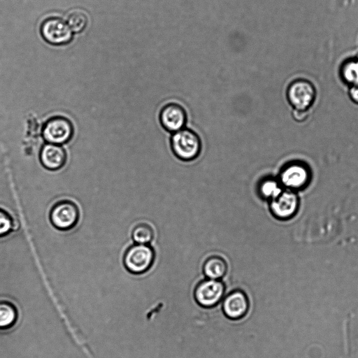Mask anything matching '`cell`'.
I'll list each match as a JSON object with an SVG mask.
<instances>
[{"label": "cell", "mask_w": 358, "mask_h": 358, "mask_svg": "<svg viewBox=\"0 0 358 358\" xmlns=\"http://www.w3.org/2000/svg\"><path fill=\"white\" fill-rule=\"evenodd\" d=\"M311 177V171L307 164L292 161L283 166L278 180L287 189L296 192L306 189L310 182Z\"/></svg>", "instance_id": "6da1fadb"}, {"label": "cell", "mask_w": 358, "mask_h": 358, "mask_svg": "<svg viewBox=\"0 0 358 358\" xmlns=\"http://www.w3.org/2000/svg\"><path fill=\"white\" fill-rule=\"evenodd\" d=\"M171 145L176 156L183 161H190L196 158L201 149L199 136L188 129H182L174 132Z\"/></svg>", "instance_id": "7a4b0ae2"}, {"label": "cell", "mask_w": 358, "mask_h": 358, "mask_svg": "<svg viewBox=\"0 0 358 358\" xmlns=\"http://www.w3.org/2000/svg\"><path fill=\"white\" fill-rule=\"evenodd\" d=\"M155 259L154 250L148 244H135L130 246L124 255L126 268L134 274L146 272Z\"/></svg>", "instance_id": "3957f363"}, {"label": "cell", "mask_w": 358, "mask_h": 358, "mask_svg": "<svg viewBox=\"0 0 358 358\" xmlns=\"http://www.w3.org/2000/svg\"><path fill=\"white\" fill-rule=\"evenodd\" d=\"M316 96L313 84L306 79H297L289 84L287 98L293 109L309 110Z\"/></svg>", "instance_id": "277c9868"}, {"label": "cell", "mask_w": 358, "mask_h": 358, "mask_svg": "<svg viewBox=\"0 0 358 358\" xmlns=\"http://www.w3.org/2000/svg\"><path fill=\"white\" fill-rule=\"evenodd\" d=\"M50 219L55 227L60 230H69L77 224L79 210L77 205L69 200H62L52 208Z\"/></svg>", "instance_id": "5b68a950"}, {"label": "cell", "mask_w": 358, "mask_h": 358, "mask_svg": "<svg viewBox=\"0 0 358 358\" xmlns=\"http://www.w3.org/2000/svg\"><path fill=\"white\" fill-rule=\"evenodd\" d=\"M42 134L48 143L59 145L71 140L73 134V127L67 118L55 116L45 123Z\"/></svg>", "instance_id": "8992f818"}, {"label": "cell", "mask_w": 358, "mask_h": 358, "mask_svg": "<svg viewBox=\"0 0 358 358\" xmlns=\"http://www.w3.org/2000/svg\"><path fill=\"white\" fill-rule=\"evenodd\" d=\"M41 36L48 43L59 45L69 43L73 31L62 19L57 17L45 20L41 26Z\"/></svg>", "instance_id": "52a82bcc"}, {"label": "cell", "mask_w": 358, "mask_h": 358, "mask_svg": "<svg viewBox=\"0 0 358 358\" xmlns=\"http://www.w3.org/2000/svg\"><path fill=\"white\" fill-rule=\"evenodd\" d=\"M225 287L219 280H204L196 286L194 299L198 304L210 308L218 303L224 296Z\"/></svg>", "instance_id": "ba28073f"}, {"label": "cell", "mask_w": 358, "mask_h": 358, "mask_svg": "<svg viewBox=\"0 0 358 358\" xmlns=\"http://www.w3.org/2000/svg\"><path fill=\"white\" fill-rule=\"evenodd\" d=\"M299 208V198L296 192L283 190L278 196L271 200L270 210L272 215L280 220L292 218Z\"/></svg>", "instance_id": "9c48e42d"}, {"label": "cell", "mask_w": 358, "mask_h": 358, "mask_svg": "<svg viewBox=\"0 0 358 358\" xmlns=\"http://www.w3.org/2000/svg\"><path fill=\"white\" fill-rule=\"evenodd\" d=\"M249 309V301L241 290H234L228 294L222 301L224 314L231 320L243 317Z\"/></svg>", "instance_id": "30bf717a"}, {"label": "cell", "mask_w": 358, "mask_h": 358, "mask_svg": "<svg viewBox=\"0 0 358 358\" xmlns=\"http://www.w3.org/2000/svg\"><path fill=\"white\" fill-rule=\"evenodd\" d=\"M159 120L166 130L176 132L183 129L187 115L185 109L180 105L171 103L162 108L159 114Z\"/></svg>", "instance_id": "8fae6325"}, {"label": "cell", "mask_w": 358, "mask_h": 358, "mask_svg": "<svg viewBox=\"0 0 358 358\" xmlns=\"http://www.w3.org/2000/svg\"><path fill=\"white\" fill-rule=\"evenodd\" d=\"M40 160L45 169L57 170L64 165L66 160V153L61 145L47 143L41 148Z\"/></svg>", "instance_id": "7c38bea8"}, {"label": "cell", "mask_w": 358, "mask_h": 358, "mask_svg": "<svg viewBox=\"0 0 358 358\" xmlns=\"http://www.w3.org/2000/svg\"><path fill=\"white\" fill-rule=\"evenodd\" d=\"M227 262L220 256H211L203 264V271L208 279L220 280L227 273Z\"/></svg>", "instance_id": "4fadbf2b"}, {"label": "cell", "mask_w": 358, "mask_h": 358, "mask_svg": "<svg viewBox=\"0 0 358 358\" xmlns=\"http://www.w3.org/2000/svg\"><path fill=\"white\" fill-rule=\"evenodd\" d=\"M17 319L15 306L8 301H0V329H6L13 327Z\"/></svg>", "instance_id": "5bb4252c"}, {"label": "cell", "mask_w": 358, "mask_h": 358, "mask_svg": "<svg viewBox=\"0 0 358 358\" xmlns=\"http://www.w3.org/2000/svg\"><path fill=\"white\" fill-rule=\"evenodd\" d=\"M342 80L350 87L358 85V59L345 62L340 71Z\"/></svg>", "instance_id": "9a60e30c"}, {"label": "cell", "mask_w": 358, "mask_h": 358, "mask_svg": "<svg viewBox=\"0 0 358 358\" xmlns=\"http://www.w3.org/2000/svg\"><path fill=\"white\" fill-rule=\"evenodd\" d=\"M154 235L152 227L145 222L137 224L131 231V237L138 244H148L153 239Z\"/></svg>", "instance_id": "2e32d148"}, {"label": "cell", "mask_w": 358, "mask_h": 358, "mask_svg": "<svg viewBox=\"0 0 358 358\" xmlns=\"http://www.w3.org/2000/svg\"><path fill=\"white\" fill-rule=\"evenodd\" d=\"M259 191L263 198L272 200L278 196L283 190L282 186L278 180L268 178L261 182Z\"/></svg>", "instance_id": "e0dca14e"}, {"label": "cell", "mask_w": 358, "mask_h": 358, "mask_svg": "<svg viewBox=\"0 0 358 358\" xmlns=\"http://www.w3.org/2000/svg\"><path fill=\"white\" fill-rule=\"evenodd\" d=\"M88 18L85 12L75 10L67 15L66 23L73 32L83 31L87 24Z\"/></svg>", "instance_id": "ac0fdd59"}, {"label": "cell", "mask_w": 358, "mask_h": 358, "mask_svg": "<svg viewBox=\"0 0 358 358\" xmlns=\"http://www.w3.org/2000/svg\"><path fill=\"white\" fill-rule=\"evenodd\" d=\"M14 228V222L8 213L0 208V236L9 233Z\"/></svg>", "instance_id": "d6986e66"}, {"label": "cell", "mask_w": 358, "mask_h": 358, "mask_svg": "<svg viewBox=\"0 0 358 358\" xmlns=\"http://www.w3.org/2000/svg\"><path fill=\"white\" fill-rule=\"evenodd\" d=\"M308 110L293 109L292 110V116L294 119L299 122L305 121L308 118Z\"/></svg>", "instance_id": "ffe728a7"}, {"label": "cell", "mask_w": 358, "mask_h": 358, "mask_svg": "<svg viewBox=\"0 0 358 358\" xmlns=\"http://www.w3.org/2000/svg\"><path fill=\"white\" fill-rule=\"evenodd\" d=\"M348 94L351 101L358 104V85L350 87Z\"/></svg>", "instance_id": "44dd1931"}]
</instances>
